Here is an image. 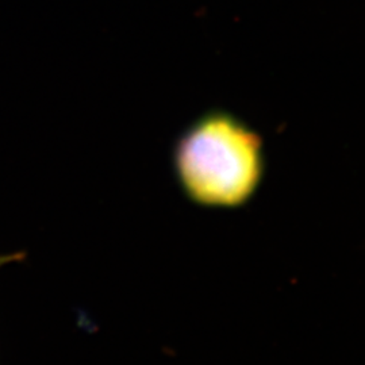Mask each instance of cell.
Instances as JSON below:
<instances>
[{
  "label": "cell",
  "mask_w": 365,
  "mask_h": 365,
  "mask_svg": "<svg viewBox=\"0 0 365 365\" xmlns=\"http://www.w3.org/2000/svg\"><path fill=\"white\" fill-rule=\"evenodd\" d=\"M172 165L191 203L205 209H241L252 202L264 180V144L233 114L210 111L180 134Z\"/></svg>",
  "instance_id": "cell-1"
},
{
  "label": "cell",
  "mask_w": 365,
  "mask_h": 365,
  "mask_svg": "<svg viewBox=\"0 0 365 365\" xmlns=\"http://www.w3.org/2000/svg\"><path fill=\"white\" fill-rule=\"evenodd\" d=\"M26 259L25 252H15V253H7V255H0V268H3L7 264L11 262H21Z\"/></svg>",
  "instance_id": "cell-2"
}]
</instances>
